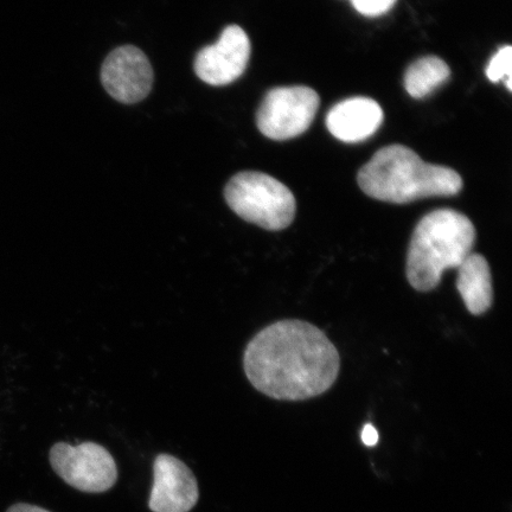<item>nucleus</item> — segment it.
<instances>
[{"label":"nucleus","mask_w":512,"mask_h":512,"mask_svg":"<svg viewBox=\"0 0 512 512\" xmlns=\"http://www.w3.org/2000/svg\"><path fill=\"white\" fill-rule=\"evenodd\" d=\"M243 368L258 392L275 400L316 398L334 386L341 358L317 326L303 320H280L248 343Z\"/></svg>","instance_id":"obj_1"},{"label":"nucleus","mask_w":512,"mask_h":512,"mask_svg":"<svg viewBox=\"0 0 512 512\" xmlns=\"http://www.w3.org/2000/svg\"><path fill=\"white\" fill-rule=\"evenodd\" d=\"M358 185L374 200L407 204L428 197H451L463 189V179L446 166L425 163L403 145L377 151L358 172Z\"/></svg>","instance_id":"obj_2"},{"label":"nucleus","mask_w":512,"mask_h":512,"mask_svg":"<svg viewBox=\"0 0 512 512\" xmlns=\"http://www.w3.org/2000/svg\"><path fill=\"white\" fill-rule=\"evenodd\" d=\"M476 228L469 217L452 209L434 210L418 223L407 254V279L419 292L440 284L446 270L458 268L472 253Z\"/></svg>","instance_id":"obj_3"},{"label":"nucleus","mask_w":512,"mask_h":512,"mask_svg":"<svg viewBox=\"0 0 512 512\" xmlns=\"http://www.w3.org/2000/svg\"><path fill=\"white\" fill-rule=\"evenodd\" d=\"M230 209L248 223L270 232L290 227L296 216L297 202L285 184L258 171L235 175L224 188Z\"/></svg>","instance_id":"obj_4"},{"label":"nucleus","mask_w":512,"mask_h":512,"mask_svg":"<svg viewBox=\"0 0 512 512\" xmlns=\"http://www.w3.org/2000/svg\"><path fill=\"white\" fill-rule=\"evenodd\" d=\"M319 95L306 86L279 87L262 100L256 124L265 137L288 140L302 136L316 118Z\"/></svg>","instance_id":"obj_5"},{"label":"nucleus","mask_w":512,"mask_h":512,"mask_svg":"<svg viewBox=\"0 0 512 512\" xmlns=\"http://www.w3.org/2000/svg\"><path fill=\"white\" fill-rule=\"evenodd\" d=\"M49 459L56 475L76 490L100 494L117 483V464L112 454L99 444L57 443L51 447Z\"/></svg>","instance_id":"obj_6"},{"label":"nucleus","mask_w":512,"mask_h":512,"mask_svg":"<svg viewBox=\"0 0 512 512\" xmlns=\"http://www.w3.org/2000/svg\"><path fill=\"white\" fill-rule=\"evenodd\" d=\"M251 49L245 30L238 25H229L219 41L197 54L195 72L210 86H227L246 72Z\"/></svg>","instance_id":"obj_7"},{"label":"nucleus","mask_w":512,"mask_h":512,"mask_svg":"<svg viewBox=\"0 0 512 512\" xmlns=\"http://www.w3.org/2000/svg\"><path fill=\"white\" fill-rule=\"evenodd\" d=\"M101 81L113 99L127 105L137 104L151 92L153 70L142 50L120 47L102 64Z\"/></svg>","instance_id":"obj_8"},{"label":"nucleus","mask_w":512,"mask_h":512,"mask_svg":"<svg viewBox=\"0 0 512 512\" xmlns=\"http://www.w3.org/2000/svg\"><path fill=\"white\" fill-rule=\"evenodd\" d=\"M200 498L197 479L182 460L159 454L153 463L152 512H190Z\"/></svg>","instance_id":"obj_9"},{"label":"nucleus","mask_w":512,"mask_h":512,"mask_svg":"<svg viewBox=\"0 0 512 512\" xmlns=\"http://www.w3.org/2000/svg\"><path fill=\"white\" fill-rule=\"evenodd\" d=\"M382 121V107L363 96L338 102L326 115L329 132L344 143L364 142L374 136Z\"/></svg>","instance_id":"obj_10"},{"label":"nucleus","mask_w":512,"mask_h":512,"mask_svg":"<svg viewBox=\"0 0 512 512\" xmlns=\"http://www.w3.org/2000/svg\"><path fill=\"white\" fill-rule=\"evenodd\" d=\"M457 290L471 315L488 311L494 302V288L488 261L483 255L471 253L458 268Z\"/></svg>","instance_id":"obj_11"},{"label":"nucleus","mask_w":512,"mask_h":512,"mask_svg":"<svg viewBox=\"0 0 512 512\" xmlns=\"http://www.w3.org/2000/svg\"><path fill=\"white\" fill-rule=\"evenodd\" d=\"M451 69L437 56L422 57L408 67L405 88L414 99H424L450 79Z\"/></svg>","instance_id":"obj_12"},{"label":"nucleus","mask_w":512,"mask_h":512,"mask_svg":"<svg viewBox=\"0 0 512 512\" xmlns=\"http://www.w3.org/2000/svg\"><path fill=\"white\" fill-rule=\"evenodd\" d=\"M512 48L511 46L502 47L492 56L486 68V76L491 82L507 81L508 91H512Z\"/></svg>","instance_id":"obj_13"},{"label":"nucleus","mask_w":512,"mask_h":512,"mask_svg":"<svg viewBox=\"0 0 512 512\" xmlns=\"http://www.w3.org/2000/svg\"><path fill=\"white\" fill-rule=\"evenodd\" d=\"M398 0H351L358 14L366 17H380L393 9Z\"/></svg>","instance_id":"obj_14"},{"label":"nucleus","mask_w":512,"mask_h":512,"mask_svg":"<svg viewBox=\"0 0 512 512\" xmlns=\"http://www.w3.org/2000/svg\"><path fill=\"white\" fill-rule=\"evenodd\" d=\"M379 439V432L376 431L373 425L367 424L364 426L362 431V441L364 445L373 447L379 443Z\"/></svg>","instance_id":"obj_15"},{"label":"nucleus","mask_w":512,"mask_h":512,"mask_svg":"<svg viewBox=\"0 0 512 512\" xmlns=\"http://www.w3.org/2000/svg\"><path fill=\"white\" fill-rule=\"evenodd\" d=\"M8 512H50L41 507H36V505H31L27 503H18L12 505V507L8 510Z\"/></svg>","instance_id":"obj_16"}]
</instances>
